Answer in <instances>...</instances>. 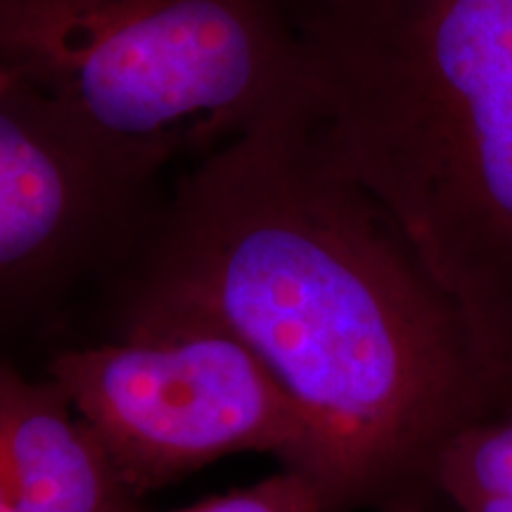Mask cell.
Returning <instances> with one entry per match:
<instances>
[{"instance_id": "5b68a950", "label": "cell", "mask_w": 512, "mask_h": 512, "mask_svg": "<svg viewBox=\"0 0 512 512\" xmlns=\"http://www.w3.org/2000/svg\"><path fill=\"white\" fill-rule=\"evenodd\" d=\"M147 183L0 60V304L79 264Z\"/></svg>"}, {"instance_id": "6da1fadb", "label": "cell", "mask_w": 512, "mask_h": 512, "mask_svg": "<svg viewBox=\"0 0 512 512\" xmlns=\"http://www.w3.org/2000/svg\"><path fill=\"white\" fill-rule=\"evenodd\" d=\"M138 290L235 332L302 408L330 512L432 479L508 389L292 95L178 185Z\"/></svg>"}, {"instance_id": "8fae6325", "label": "cell", "mask_w": 512, "mask_h": 512, "mask_svg": "<svg viewBox=\"0 0 512 512\" xmlns=\"http://www.w3.org/2000/svg\"><path fill=\"white\" fill-rule=\"evenodd\" d=\"M387 512H425V510L415 508V505H411V503H394Z\"/></svg>"}, {"instance_id": "52a82bcc", "label": "cell", "mask_w": 512, "mask_h": 512, "mask_svg": "<svg viewBox=\"0 0 512 512\" xmlns=\"http://www.w3.org/2000/svg\"><path fill=\"white\" fill-rule=\"evenodd\" d=\"M432 482L453 503L512 498V413L467 425L441 448Z\"/></svg>"}, {"instance_id": "30bf717a", "label": "cell", "mask_w": 512, "mask_h": 512, "mask_svg": "<svg viewBox=\"0 0 512 512\" xmlns=\"http://www.w3.org/2000/svg\"><path fill=\"white\" fill-rule=\"evenodd\" d=\"M0 512H17L15 503H12L10 486H8V479H5L3 465H0Z\"/></svg>"}, {"instance_id": "ba28073f", "label": "cell", "mask_w": 512, "mask_h": 512, "mask_svg": "<svg viewBox=\"0 0 512 512\" xmlns=\"http://www.w3.org/2000/svg\"><path fill=\"white\" fill-rule=\"evenodd\" d=\"M176 512H330V505L316 479L287 467L283 475L268 477L249 489Z\"/></svg>"}, {"instance_id": "277c9868", "label": "cell", "mask_w": 512, "mask_h": 512, "mask_svg": "<svg viewBox=\"0 0 512 512\" xmlns=\"http://www.w3.org/2000/svg\"><path fill=\"white\" fill-rule=\"evenodd\" d=\"M50 377L95 434L131 498L233 453H273L316 479L302 408L242 339L136 290L121 337L67 349Z\"/></svg>"}, {"instance_id": "8992f818", "label": "cell", "mask_w": 512, "mask_h": 512, "mask_svg": "<svg viewBox=\"0 0 512 512\" xmlns=\"http://www.w3.org/2000/svg\"><path fill=\"white\" fill-rule=\"evenodd\" d=\"M0 465L17 512H133L105 448L57 384L0 366Z\"/></svg>"}, {"instance_id": "9c48e42d", "label": "cell", "mask_w": 512, "mask_h": 512, "mask_svg": "<svg viewBox=\"0 0 512 512\" xmlns=\"http://www.w3.org/2000/svg\"><path fill=\"white\" fill-rule=\"evenodd\" d=\"M463 512H512V498H470V501L458 503Z\"/></svg>"}, {"instance_id": "7a4b0ae2", "label": "cell", "mask_w": 512, "mask_h": 512, "mask_svg": "<svg viewBox=\"0 0 512 512\" xmlns=\"http://www.w3.org/2000/svg\"><path fill=\"white\" fill-rule=\"evenodd\" d=\"M302 110L512 392V0H294Z\"/></svg>"}, {"instance_id": "3957f363", "label": "cell", "mask_w": 512, "mask_h": 512, "mask_svg": "<svg viewBox=\"0 0 512 512\" xmlns=\"http://www.w3.org/2000/svg\"><path fill=\"white\" fill-rule=\"evenodd\" d=\"M0 60L145 178L302 88L294 0H0Z\"/></svg>"}]
</instances>
